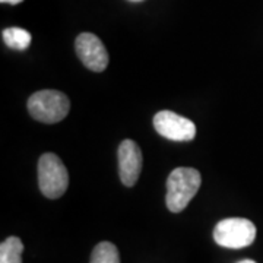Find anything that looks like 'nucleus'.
Segmentation results:
<instances>
[{
  "label": "nucleus",
  "instance_id": "1",
  "mask_svg": "<svg viewBox=\"0 0 263 263\" xmlns=\"http://www.w3.org/2000/svg\"><path fill=\"white\" fill-rule=\"evenodd\" d=\"M200 183L202 176L197 170L189 167L173 170L167 179V208L174 214L186 209L189 202L196 196Z\"/></svg>",
  "mask_w": 263,
  "mask_h": 263
},
{
  "label": "nucleus",
  "instance_id": "9",
  "mask_svg": "<svg viewBox=\"0 0 263 263\" xmlns=\"http://www.w3.org/2000/svg\"><path fill=\"white\" fill-rule=\"evenodd\" d=\"M24 245L18 237H8L0 245V263H22Z\"/></svg>",
  "mask_w": 263,
  "mask_h": 263
},
{
  "label": "nucleus",
  "instance_id": "12",
  "mask_svg": "<svg viewBox=\"0 0 263 263\" xmlns=\"http://www.w3.org/2000/svg\"><path fill=\"white\" fill-rule=\"evenodd\" d=\"M238 263H256L254 260H250V259H245V260H241V262Z\"/></svg>",
  "mask_w": 263,
  "mask_h": 263
},
{
  "label": "nucleus",
  "instance_id": "7",
  "mask_svg": "<svg viewBox=\"0 0 263 263\" xmlns=\"http://www.w3.org/2000/svg\"><path fill=\"white\" fill-rule=\"evenodd\" d=\"M119 176L124 186L132 187L138 183L142 171V151L138 143L126 139L120 143L119 152Z\"/></svg>",
  "mask_w": 263,
  "mask_h": 263
},
{
  "label": "nucleus",
  "instance_id": "8",
  "mask_svg": "<svg viewBox=\"0 0 263 263\" xmlns=\"http://www.w3.org/2000/svg\"><path fill=\"white\" fill-rule=\"evenodd\" d=\"M2 37L5 44L12 50L24 51L31 46L32 37L27 29L19 28V27H10L2 31Z\"/></svg>",
  "mask_w": 263,
  "mask_h": 263
},
{
  "label": "nucleus",
  "instance_id": "6",
  "mask_svg": "<svg viewBox=\"0 0 263 263\" xmlns=\"http://www.w3.org/2000/svg\"><path fill=\"white\" fill-rule=\"evenodd\" d=\"M76 54L85 67L92 72H103L108 66V53L103 41L91 32H82L75 43Z\"/></svg>",
  "mask_w": 263,
  "mask_h": 263
},
{
  "label": "nucleus",
  "instance_id": "10",
  "mask_svg": "<svg viewBox=\"0 0 263 263\" xmlns=\"http://www.w3.org/2000/svg\"><path fill=\"white\" fill-rule=\"evenodd\" d=\"M91 263H120V254L117 247L110 241H101L92 250Z\"/></svg>",
  "mask_w": 263,
  "mask_h": 263
},
{
  "label": "nucleus",
  "instance_id": "11",
  "mask_svg": "<svg viewBox=\"0 0 263 263\" xmlns=\"http://www.w3.org/2000/svg\"><path fill=\"white\" fill-rule=\"evenodd\" d=\"M2 3H9V5H19V3H22L24 0H0Z\"/></svg>",
  "mask_w": 263,
  "mask_h": 263
},
{
  "label": "nucleus",
  "instance_id": "13",
  "mask_svg": "<svg viewBox=\"0 0 263 263\" xmlns=\"http://www.w3.org/2000/svg\"><path fill=\"white\" fill-rule=\"evenodd\" d=\"M129 2H142V0H129Z\"/></svg>",
  "mask_w": 263,
  "mask_h": 263
},
{
  "label": "nucleus",
  "instance_id": "3",
  "mask_svg": "<svg viewBox=\"0 0 263 263\" xmlns=\"http://www.w3.org/2000/svg\"><path fill=\"white\" fill-rule=\"evenodd\" d=\"M38 186L48 199L63 196L69 186V174L56 154L47 152L38 161Z\"/></svg>",
  "mask_w": 263,
  "mask_h": 263
},
{
  "label": "nucleus",
  "instance_id": "2",
  "mask_svg": "<svg viewBox=\"0 0 263 263\" xmlns=\"http://www.w3.org/2000/svg\"><path fill=\"white\" fill-rule=\"evenodd\" d=\"M70 101L60 91L43 89L32 94L28 100L29 114L41 123H59L69 114Z\"/></svg>",
  "mask_w": 263,
  "mask_h": 263
},
{
  "label": "nucleus",
  "instance_id": "4",
  "mask_svg": "<svg viewBox=\"0 0 263 263\" xmlns=\"http://www.w3.org/2000/svg\"><path fill=\"white\" fill-rule=\"evenodd\" d=\"M256 226L246 218H227L219 221L214 230L216 245L226 249H245L253 245Z\"/></svg>",
  "mask_w": 263,
  "mask_h": 263
},
{
  "label": "nucleus",
  "instance_id": "5",
  "mask_svg": "<svg viewBox=\"0 0 263 263\" xmlns=\"http://www.w3.org/2000/svg\"><path fill=\"white\" fill-rule=\"evenodd\" d=\"M154 127L161 136L174 142L193 141L196 136V126L192 120L173 113L168 110H162L154 117Z\"/></svg>",
  "mask_w": 263,
  "mask_h": 263
}]
</instances>
